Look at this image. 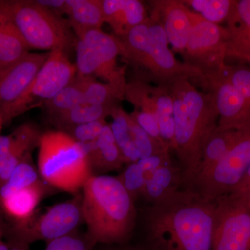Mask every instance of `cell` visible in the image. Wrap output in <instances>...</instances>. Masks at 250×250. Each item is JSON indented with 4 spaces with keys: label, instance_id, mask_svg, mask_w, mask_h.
Listing matches in <instances>:
<instances>
[{
    "label": "cell",
    "instance_id": "cell-1",
    "mask_svg": "<svg viewBox=\"0 0 250 250\" xmlns=\"http://www.w3.org/2000/svg\"><path fill=\"white\" fill-rule=\"evenodd\" d=\"M215 200L182 188L148 210L147 229L153 250H212Z\"/></svg>",
    "mask_w": 250,
    "mask_h": 250
},
{
    "label": "cell",
    "instance_id": "cell-2",
    "mask_svg": "<svg viewBox=\"0 0 250 250\" xmlns=\"http://www.w3.org/2000/svg\"><path fill=\"white\" fill-rule=\"evenodd\" d=\"M173 100V152L184 177V188H190L200 166L202 146L218 128V113L213 97L200 91L189 80L170 85Z\"/></svg>",
    "mask_w": 250,
    "mask_h": 250
},
{
    "label": "cell",
    "instance_id": "cell-3",
    "mask_svg": "<svg viewBox=\"0 0 250 250\" xmlns=\"http://www.w3.org/2000/svg\"><path fill=\"white\" fill-rule=\"evenodd\" d=\"M82 213L91 244L124 243L136 224L134 200L119 179L108 175H93L83 185Z\"/></svg>",
    "mask_w": 250,
    "mask_h": 250
},
{
    "label": "cell",
    "instance_id": "cell-4",
    "mask_svg": "<svg viewBox=\"0 0 250 250\" xmlns=\"http://www.w3.org/2000/svg\"><path fill=\"white\" fill-rule=\"evenodd\" d=\"M119 39L121 57L134 67L137 78L163 85L181 80L204 78L201 71L175 58L164 28L154 18L149 16Z\"/></svg>",
    "mask_w": 250,
    "mask_h": 250
},
{
    "label": "cell",
    "instance_id": "cell-5",
    "mask_svg": "<svg viewBox=\"0 0 250 250\" xmlns=\"http://www.w3.org/2000/svg\"><path fill=\"white\" fill-rule=\"evenodd\" d=\"M38 170L41 179L50 187L74 195L93 175L83 144L59 130L42 134Z\"/></svg>",
    "mask_w": 250,
    "mask_h": 250
},
{
    "label": "cell",
    "instance_id": "cell-6",
    "mask_svg": "<svg viewBox=\"0 0 250 250\" xmlns=\"http://www.w3.org/2000/svg\"><path fill=\"white\" fill-rule=\"evenodd\" d=\"M15 25L29 49L67 52L76 37L67 18L32 0H6Z\"/></svg>",
    "mask_w": 250,
    "mask_h": 250
},
{
    "label": "cell",
    "instance_id": "cell-7",
    "mask_svg": "<svg viewBox=\"0 0 250 250\" xmlns=\"http://www.w3.org/2000/svg\"><path fill=\"white\" fill-rule=\"evenodd\" d=\"M77 75L99 77L111 85L125 99L127 82L125 70L118 66L121 56V41L102 29L88 31L75 43Z\"/></svg>",
    "mask_w": 250,
    "mask_h": 250
},
{
    "label": "cell",
    "instance_id": "cell-8",
    "mask_svg": "<svg viewBox=\"0 0 250 250\" xmlns=\"http://www.w3.org/2000/svg\"><path fill=\"white\" fill-rule=\"evenodd\" d=\"M82 200V194H77L71 200L49 207L42 214L35 213L24 223L9 225L7 243H48L74 232L83 221Z\"/></svg>",
    "mask_w": 250,
    "mask_h": 250
},
{
    "label": "cell",
    "instance_id": "cell-9",
    "mask_svg": "<svg viewBox=\"0 0 250 250\" xmlns=\"http://www.w3.org/2000/svg\"><path fill=\"white\" fill-rule=\"evenodd\" d=\"M76 65L72 63L67 52L57 49L49 52L47 60L27 89L17 101L2 113L4 124L11 123L14 118L45 103L75 80Z\"/></svg>",
    "mask_w": 250,
    "mask_h": 250
},
{
    "label": "cell",
    "instance_id": "cell-10",
    "mask_svg": "<svg viewBox=\"0 0 250 250\" xmlns=\"http://www.w3.org/2000/svg\"><path fill=\"white\" fill-rule=\"evenodd\" d=\"M250 166V123L238 130V137L228 154L191 188L208 200L231 193Z\"/></svg>",
    "mask_w": 250,
    "mask_h": 250
},
{
    "label": "cell",
    "instance_id": "cell-11",
    "mask_svg": "<svg viewBox=\"0 0 250 250\" xmlns=\"http://www.w3.org/2000/svg\"><path fill=\"white\" fill-rule=\"evenodd\" d=\"M228 39L225 27L192 11L191 31L182 54L184 63L201 71L204 77L220 71L226 65Z\"/></svg>",
    "mask_w": 250,
    "mask_h": 250
},
{
    "label": "cell",
    "instance_id": "cell-12",
    "mask_svg": "<svg viewBox=\"0 0 250 250\" xmlns=\"http://www.w3.org/2000/svg\"><path fill=\"white\" fill-rule=\"evenodd\" d=\"M215 201L212 250H250V202L233 193Z\"/></svg>",
    "mask_w": 250,
    "mask_h": 250
},
{
    "label": "cell",
    "instance_id": "cell-13",
    "mask_svg": "<svg viewBox=\"0 0 250 250\" xmlns=\"http://www.w3.org/2000/svg\"><path fill=\"white\" fill-rule=\"evenodd\" d=\"M203 80L218 111L219 129L239 130L250 124V106L228 80L224 68Z\"/></svg>",
    "mask_w": 250,
    "mask_h": 250
},
{
    "label": "cell",
    "instance_id": "cell-14",
    "mask_svg": "<svg viewBox=\"0 0 250 250\" xmlns=\"http://www.w3.org/2000/svg\"><path fill=\"white\" fill-rule=\"evenodd\" d=\"M49 53H27L17 62L0 70V113L1 116L24 94Z\"/></svg>",
    "mask_w": 250,
    "mask_h": 250
},
{
    "label": "cell",
    "instance_id": "cell-15",
    "mask_svg": "<svg viewBox=\"0 0 250 250\" xmlns=\"http://www.w3.org/2000/svg\"><path fill=\"white\" fill-rule=\"evenodd\" d=\"M149 4V16L160 23L174 50L183 54L191 31L192 10L182 0H154Z\"/></svg>",
    "mask_w": 250,
    "mask_h": 250
},
{
    "label": "cell",
    "instance_id": "cell-16",
    "mask_svg": "<svg viewBox=\"0 0 250 250\" xmlns=\"http://www.w3.org/2000/svg\"><path fill=\"white\" fill-rule=\"evenodd\" d=\"M42 133L30 122L20 125L11 134L0 136V187L16 166L39 148Z\"/></svg>",
    "mask_w": 250,
    "mask_h": 250
},
{
    "label": "cell",
    "instance_id": "cell-17",
    "mask_svg": "<svg viewBox=\"0 0 250 250\" xmlns=\"http://www.w3.org/2000/svg\"><path fill=\"white\" fill-rule=\"evenodd\" d=\"M125 99L134 106V111L131 115L138 124L153 139L168 146L161 138L159 131L155 85L136 77L126 83Z\"/></svg>",
    "mask_w": 250,
    "mask_h": 250
},
{
    "label": "cell",
    "instance_id": "cell-18",
    "mask_svg": "<svg viewBox=\"0 0 250 250\" xmlns=\"http://www.w3.org/2000/svg\"><path fill=\"white\" fill-rule=\"evenodd\" d=\"M104 22L115 36L122 38L148 18L147 10L139 0H103Z\"/></svg>",
    "mask_w": 250,
    "mask_h": 250
},
{
    "label": "cell",
    "instance_id": "cell-19",
    "mask_svg": "<svg viewBox=\"0 0 250 250\" xmlns=\"http://www.w3.org/2000/svg\"><path fill=\"white\" fill-rule=\"evenodd\" d=\"M83 146L92 172L96 174L121 170L126 164L108 123L95 141L85 143Z\"/></svg>",
    "mask_w": 250,
    "mask_h": 250
},
{
    "label": "cell",
    "instance_id": "cell-20",
    "mask_svg": "<svg viewBox=\"0 0 250 250\" xmlns=\"http://www.w3.org/2000/svg\"><path fill=\"white\" fill-rule=\"evenodd\" d=\"M227 58L241 60L250 55V0L235 1L226 21Z\"/></svg>",
    "mask_w": 250,
    "mask_h": 250
},
{
    "label": "cell",
    "instance_id": "cell-21",
    "mask_svg": "<svg viewBox=\"0 0 250 250\" xmlns=\"http://www.w3.org/2000/svg\"><path fill=\"white\" fill-rule=\"evenodd\" d=\"M50 186L42 181L32 187L15 192L0 202V212L10 225L24 223L36 213L39 202L49 192Z\"/></svg>",
    "mask_w": 250,
    "mask_h": 250
},
{
    "label": "cell",
    "instance_id": "cell-22",
    "mask_svg": "<svg viewBox=\"0 0 250 250\" xmlns=\"http://www.w3.org/2000/svg\"><path fill=\"white\" fill-rule=\"evenodd\" d=\"M145 173L146 182L141 197L152 205L184 187L182 169L172 161L152 172Z\"/></svg>",
    "mask_w": 250,
    "mask_h": 250
},
{
    "label": "cell",
    "instance_id": "cell-23",
    "mask_svg": "<svg viewBox=\"0 0 250 250\" xmlns=\"http://www.w3.org/2000/svg\"><path fill=\"white\" fill-rule=\"evenodd\" d=\"M65 15L77 39L105 23L103 0H66Z\"/></svg>",
    "mask_w": 250,
    "mask_h": 250
},
{
    "label": "cell",
    "instance_id": "cell-24",
    "mask_svg": "<svg viewBox=\"0 0 250 250\" xmlns=\"http://www.w3.org/2000/svg\"><path fill=\"white\" fill-rule=\"evenodd\" d=\"M29 49L15 25L6 0H0V70L22 58Z\"/></svg>",
    "mask_w": 250,
    "mask_h": 250
},
{
    "label": "cell",
    "instance_id": "cell-25",
    "mask_svg": "<svg viewBox=\"0 0 250 250\" xmlns=\"http://www.w3.org/2000/svg\"><path fill=\"white\" fill-rule=\"evenodd\" d=\"M238 134V130H220L217 128L208 136L202 146L198 172L190 188L225 157L234 144Z\"/></svg>",
    "mask_w": 250,
    "mask_h": 250
},
{
    "label": "cell",
    "instance_id": "cell-26",
    "mask_svg": "<svg viewBox=\"0 0 250 250\" xmlns=\"http://www.w3.org/2000/svg\"><path fill=\"white\" fill-rule=\"evenodd\" d=\"M114 106L84 102L77 105L67 113L50 118V121L59 131H63L74 125L106 120L108 116H110L112 108Z\"/></svg>",
    "mask_w": 250,
    "mask_h": 250
},
{
    "label": "cell",
    "instance_id": "cell-27",
    "mask_svg": "<svg viewBox=\"0 0 250 250\" xmlns=\"http://www.w3.org/2000/svg\"><path fill=\"white\" fill-rule=\"evenodd\" d=\"M110 116L113 119L110 125L112 132L123 154L125 163L129 164L139 161V154L130 132L129 113L118 104L112 108Z\"/></svg>",
    "mask_w": 250,
    "mask_h": 250
},
{
    "label": "cell",
    "instance_id": "cell-28",
    "mask_svg": "<svg viewBox=\"0 0 250 250\" xmlns=\"http://www.w3.org/2000/svg\"><path fill=\"white\" fill-rule=\"evenodd\" d=\"M39 170L36 169L29 154L13 171L8 180L0 187V202L15 192L32 187L42 182Z\"/></svg>",
    "mask_w": 250,
    "mask_h": 250
},
{
    "label": "cell",
    "instance_id": "cell-29",
    "mask_svg": "<svg viewBox=\"0 0 250 250\" xmlns=\"http://www.w3.org/2000/svg\"><path fill=\"white\" fill-rule=\"evenodd\" d=\"M82 103H84L83 88L80 78L76 75L70 84L44 104L50 118H52L67 113Z\"/></svg>",
    "mask_w": 250,
    "mask_h": 250
},
{
    "label": "cell",
    "instance_id": "cell-30",
    "mask_svg": "<svg viewBox=\"0 0 250 250\" xmlns=\"http://www.w3.org/2000/svg\"><path fill=\"white\" fill-rule=\"evenodd\" d=\"M77 75L82 83L85 103L116 106L118 101L124 100L111 85L98 82L94 77Z\"/></svg>",
    "mask_w": 250,
    "mask_h": 250
},
{
    "label": "cell",
    "instance_id": "cell-31",
    "mask_svg": "<svg viewBox=\"0 0 250 250\" xmlns=\"http://www.w3.org/2000/svg\"><path fill=\"white\" fill-rule=\"evenodd\" d=\"M184 4L208 22H226L235 1L233 0H182Z\"/></svg>",
    "mask_w": 250,
    "mask_h": 250
},
{
    "label": "cell",
    "instance_id": "cell-32",
    "mask_svg": "<svg viewBox=\"0 0 250 250\" xmlns=\"http://www.w3.org/2000/svg\"><path fill=\"white\" fill-rule=\"evenodd\" d=\"M116 177L134 201L141 197L146 185V176L137 162L128 164L126 169Z\"/></svg>",
    "mask_w": 250,
    "mask_h": 250
},
{
    "label": "cell",
    "instance_id": "cell-33",
    "mask_svg": "<svg viewBox=\"0 0 250 250\" xmlns=\"http://www.w3.org/2000/svg\"><path fill=\"white\" fill-rule=\"evenodd\" d=\"M107 124L106 120H100L74 125L62 131L70 135L77 142L85 144L95 141Z\"/></svg>",
    "mask_w": 250,
    "mask_h": 250
},
{
    "label": "cell",
    "instance_id": "cell-34",
    "mask_svg": "<svg viewBox=\"0 0 250 250\" xmlns=\"http://www.w3.org/2000/svg\"><path fill=\"white\" fill-rule=\"evenodd\" d=\"M224 71L250 106V68L244 65H225Z\"/></svg>",
    "mask_w": 250,
    "mask_h": 250
},
{
    "label": "cell",
    "instance_id": "cell-35",
    "mask_svg": "<svg viewBox=\"0 0 250 250\" xmlns=\"http://www.w3.org/2000/svg\"><path fill=\"white\" fill-rule=\"evenodd\" d=\"M45 250H95L86 234L74 231L47 243Z\"/></svg>",
    "mask_w": 250,
    "mask_h": 250
},
{
    "label": "cell",
    "instance_id": "cell-36",
    "mask_svg": "<svg viewBox=\"0 0 250 250\" xmlns=\"http://www.w3.org/2000/svg\"><path fill=\"white\" fill-rule=\"evenodd\" d=\"M36 1L38 4L50 10L59 16H62V15H65L66 0H36Z\"/></svg>",
    "mask_w": 250,
    "mask_h": 250
},
{
    "label": "cell",
    "instance_id": "cell-37",
    "mask_svg": "<svg viewBox=\"0 0 250 250\" xmlns=\"http://www.w3.org/2000/svg\"><path fill=\"white\" fill-rule=\"evenodd\" d=\"M250 189V166L247 170L244 177L242 179L241 182L238 184V187L235 188L231 193L242 194L244 193Z\"/></svg>",
    "mask_w": 250,
    "mask_h": 250
},
{
    "label": "cell",
    "instance_id": "cell-38",
    "mask_svg": "<svg viewBox=\"0 0 250 250\" xmlns=\"http://www.w3.org/2000/svg\"><path fill=\"white\" fill-rule=\"evenodd\" d=\"M9 229V223L5 218L2 213L0 212V240L5 238Z\"/></svg>",
    "mask_w": 250,
    "mask_h": 250
},
{
    "label": "cell",
    "instance_id": "cell-39",
    "mask_svg": "<svg viewBox=\"0 0 250 250\" xmlns=\"http://www.w3.org/2000/svg\"><path fill=\"white\" fill-rule=\"evenodd\" d=\"M9 245V250H30L29 246L21 244V243H7Z\"/></svg>",
    "mask_w": 250,
    "mask_h": 250
},
{
    "label": "cell",
    "instance_id": "cell-40",
    "mask_svg": "<svg viewBox=\"0 0 250 250\" xmlns=\"http://www.w3.org/2000/svg\"><path fill=\"white\" fill-rule=\"evenodd\" d=\"M103 250H146L144 248H135V247H111V248H105Z\"/></svg>",
    "mask_w": 250,
    "mask_h": 250
},
{
    "label": "cell",
    "instance_id": "cell-41",
    "mask_svg": "<svg viewBox=\"0 0 250 250\" xmlns=\"http://www.w3.org/2000/svg\"><path fill=\"white\" fill-rule=\"evenodd\" d=\"M0 250H9V245L2 239L0 240Z\"/></svg>",
    "mask_w": 250,
    "mask_h": 250
},
{
    "label": "cell",
    "instance_id": "cell-42",
    "mask_svg": "<svg viewBox=\"0 0 250 250\" xmlns=\"http://www.w3.org/2000/svg\"><path fill=\"white\" fill-rule=\"evenodd\" d=\"M236 195H239V196L243 197V198L246 199L247 200L250 202V189L248 191L244 192V193L236 194Z\"/></svg>",
    "mask_w": 250,
    "mask_h": 250
},
{
    "label": "cell",
    "instance_id": "cell-43",
    "mask_svg": "<svg viewBox=\"0 0 250 250\" xmlns=\"http://www.w3.org/2000/svg\"><path fill=\"white\" fill-rule=\"evenodd\" d=\"M4 125L2 116H1V113H0V132H1V128H2V126Z\"/></svg>",
    "mask_w": 250,
    "mask_h": 250
},
{
    "label": "cell",
    "instance_id": "cell-44",
    "mask_svg": "<svg viewBox=\"0 0 250 250\" xmlns=\"http://www.w3.org/2000/svg\"><path fill=\"white\" fill-rule=\"evenodd\" d=\"M241 61L248 62V63H249L250 65V55L248 56V57H243V58L242 59Z\"/></svg>",
    "mask_w": 250,
    "mask_h": 250
}]
</instances>
